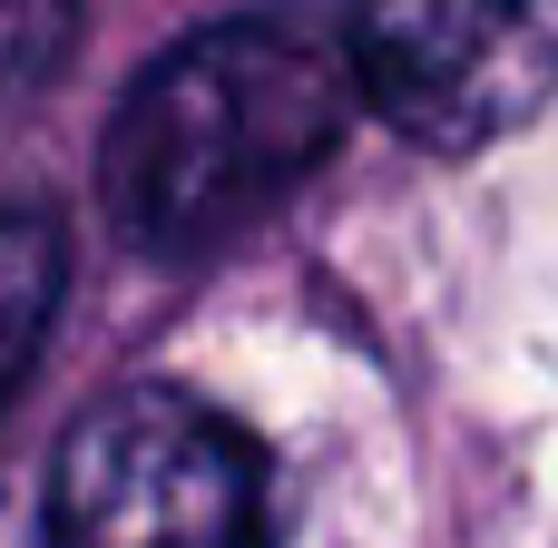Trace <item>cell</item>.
Wrapping results in <instances>:
<instances>
[{"label": "cell", "instance_id": "3957f363", "mask_svg": "<svg viewBox=\"0 0 558 548\" xmlns=\"http://www.w3.org/2000/svg\"><path fill=\"white\" fill-rule=\"evenodd\" d=\"M343 59L402 137L481 147L558 88V0H343Z\"/></svg>", "mask_w": 558, "mask_h": 548}, {"label": "cell", "instance_id": "277c9868", "mask_svg": "<svg viewBox=\"0 0 558 548\" xmlns=\"http://www.w3.org/2000/svg\"><path fill=\"white\" fill-rule=\"evenodd\" d=\"M59 314V226L39 206H0V402L29 382Z\"/></svg>", "mask_w": 558, "mask_h": 548}, {"label": "cell", "instance_id": "5b68a950", "mask_svg": "<svg viewBox=\"0 0 558 548\" xmlns=\"http://www.w3.org/2000/svg\"><path fill=\"white\" fill-rule=\"evenodd\" d=\"M78 39V0H0V108L39 88Z\"/></svg>", "mask_w": 558, "mask_h": 548}, {"label": "cell", "instance_id": "6da1fadb", "mask_svg": "<svg viewBox=\"0 0 558 548\" xmlns=\"http://www.w3.org/2000/svg\"><path fill=\"white\" fill-rule=\"evenodd\" d=\"M353 98L363 88H353L343 29L294 20V10L216 20L157 49L137 88L118 98L108 147H98L108 216L157 255H196L235 235L245 216L284 206L333 157Z\"/></svg>", "mask_w": 558, "mask_h": 548}, {"label": "cell", "instance_id": "7a4b0ae2", "mask_svg": "<svg viewBox=\"0 0 558 548\" xmlns=\"http://www.w3.org/2000/svg\"><path fill=\"white\" fill-rule=\"evenodd\" d=\"M49 548H275L255 441L167 382H137L59 441Z\"/></svg>", "mask_w": 558, "mask_h": 548}]
</instances>
